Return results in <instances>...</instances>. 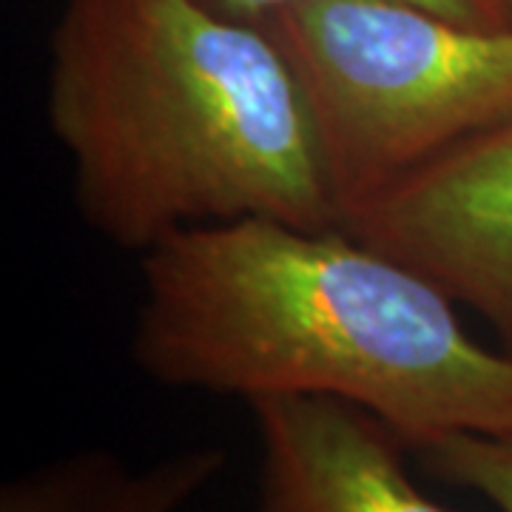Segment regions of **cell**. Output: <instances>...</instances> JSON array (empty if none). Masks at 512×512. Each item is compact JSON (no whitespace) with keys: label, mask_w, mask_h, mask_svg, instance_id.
I'll return each mask as SVG.
<instances>
[{"label":"cell","mask_w":512,"mask_h":512,"mask_svg":"<svg viewBox=\"0 0 512 512\" xmlns=\"http://www.w3.org/2000/svg\"><path fill=\"white\" fill-rule=\"evenodd\" d=\"M131 359L148 379L248 404H356L413 450L512 433V359L430 279L345 228L237 220L143 254Z\"/></svg>","instance_id":"obj_1"},{"label":"cell","mask_w":512,"mask_h":512,"mask_svg":"<svg viewBox=\"0 0 512 512\" xmlns=\"http://www.w3.org/2000/svg\"><path fill=\"white\" fill-rule=\"evenodd\" d=\"M46 114L77 214L120 248L237 220L339 228L282 52L202 0H66Z\"/></svg>","instance_id":"obj_2"},{"label":"cell","mask_w":512,"mask_h":512,"mask_svg":"<svg viewBox=\"0 0 512 512\" xmlns=\"http://www.w3.org/2000/svg\"><path fill=\"white\" fill-rule=\"evenodd\" d=\"M259 26L299 86L339 228L512 117V29H470L404 0H296Z\"/></svg>","instance_id":"obj_3"},{"label":"cell","mask_w":512,"mask_h":512,"mask_svg":"<svg viewBox=\"0 0 512 512\" xmlns=\"http://www.w3.org/2000/svg\"><path fill=\"white\" fill-rule=\"evenodd\" d=\"M481 316L512 359V117L342 222Z\"/></svg>","instance_id":"obj_4"},{"label":"cell","mask_w":512,"mask_h":512,"mask_svg":"<svg viewBox=\"0 0 512 512\" xmlns=\"http://www.w3.org/2000/svg\"><path fill=\"white\" fill-rule=\"evenodd\" d=\"M256 512H450L410 476V450L356 404L279 396L251 404Z\"/></svg>","instance_id":"obj_5"},{"label":"cell","mask_w":512,"mask_h":512,"mask_svg":"<svg viewBox=\"0 0 512 512\" xmlns=\"http://www.w3.org/2000/svg\"><path fill=\"white\" fill-rule=\"evenodd\" d=\"M225 464V450L214 444L146 467H131L109 450H83L9 481L0 512H183Z\"/></svg>","instance_id":"obj_6"},{"label":"cell","mask_w":512,"mask_h":512,"mask_svg":"<svg viewBox=\"0 0 512 512\" xmlns=\"http://www.w3.org/2000/svg\"><path fill=\"white\" fill-rule=\"evenodd\" d=\"M413 453L433 478L484 498L495 512H512V433H461Z\"/></svg>","instance_id":"obj_7"},{"label":"cell","mask_w":512,"mask_h":512,"mask_svg":"<svg viewBox=\"0 0 512 512\" xmlns=\"http://www.w3.org/2000/svg\"><path fill=\"white\" fill-rule=\"evenodd\" d=\"M202 3L225 18L259 23L265 15L296 0H202ZM404 3H416L421 9H430L441 18L456 20L470 29H487V32L512 29V0H404Z\"/></svg>","instance_id":"obj_8"}]
</instances>
